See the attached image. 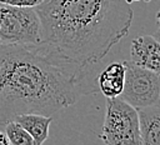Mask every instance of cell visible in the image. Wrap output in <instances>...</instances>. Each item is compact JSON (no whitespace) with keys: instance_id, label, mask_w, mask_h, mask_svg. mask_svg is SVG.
<instances>
[{"instance_id":"6da1fadb","label":"cell","mask_w":160,"mask_h":145,"mask_svg":"<svg viewBox=\"0 0 160 145\" xmlns=\"http://www.w3.org/2000/svg\"><path fill=\"white\" fill-rule=\"evenodd\" d=\"M85 75L86 69L56 59L40 44L0 42V128L20 114L51 116L95 94L98 84Z\"/></svg>"},{"instance_id":"7a4b0ae2","label":"cell","mask_w":160,"mask_h":145,"mask_svg":"<svg viewBox=\"0 0 160 145\" xmlns=\"http://www.w3.org/2000/svg\"><path fill=\"white\" fill-rule=\"evenodd\" d=\"M40 45L56 59L86 69L122 40L134 12L126 0H44L35 8Z\"/></svg>"},{"instance_id":"3957f363","label":"cell","mask_w":160,"mask_h":145,"mask_svg":"<svg viewBox=\"0 0 160 145\" xmlns=\"http://www.w3.org/2000/svg\"><path fill=\"white\" fill-rule=\"evenodd\" d=\"M100 140L105 145H140L139 112L121 98H106Z\"/></svg>"},{"instance_id":"277c9868","label":"cell","mask_w":160,"mask_h":145,"mask_svg":"<svg viewBox=\"0 0 160 145\" xmlns=\"http://www.w3.org/2000/svg\"><path fill=\"white\" fill-rule=\"evenodd\" d=\"M41 41V24L35 8L0 4V42L38 45Z\"/></svg>"},{"instance_id":"5b68a950","label":"cell","mask_w":160,"mask_h":145,"mask_svg":"<svg viewBox=\"0 0 160 145\" xmlns=\"http://www.w3.org/2000/svg\"><path fill=\"white\" fill-rule=\"evenodd\" d=\"M122 62L125 65V84L120 98L136 110L158 104L160 75L136 65L131 60Z\"/></svg>"},{"instance_id":"8992f818","label":"cell","mask_w":160,"mask_h":145,"mask_svg":"<svg viewBox=\"0 0 160 145\" xmlns=\"http://www.w3.org/2000/svg\"><path fill=\"white\" fill-rule=\"evenodd\" d=\"M131 61L160 75V42L152 35H140L130 45Z\"/></svg>"},{"instance_id":"52a82bcc","label":"cell","mask_w":160,"mask_h":145,"mask_svg":"<svg viewBox=\"0 0 160 145\" xmlns=\"http://www.w3.org/2000/svg\"><path fill=\"white\" fill-rule=\"evenodd\" d=\"M99 90L105 98H120L125 84V65L121 61L109 64L96 78Z\"/></svg>"},{"instance_id":"ba28073f","label":"cell","mask_w":160,"mask_h":145,"mask_svg":"<svg viewBox=\"0 0 160 145\" xmlns=\"http://www.w3.org/2000/svg\"><path fill=\"white\" fill-rule=\"evenodd\" d=\"M140 121V145H160V105L138 110Z\"/></svg>"},{"instance_id":"9c48e42d","label":"cell","mask_w":160,"mask_h":145,"mask_svg":"<svg viewBox=\"0 0 160 145\" xmlns=\"http://www.w3.org/2000/svg\"><path fill=\"white\" fill-rule=\"evenodd\" d=\"M34 139L35 145H42L49 138V128L52 122V116L41 114H20L14 118Z\"/></svg>"},{"instance_id":"30bf717a","label":"cell","mask_w":160,"mask_h":145,"mask_svg":"<svg viewBox=\"0 0 160 145\" xmlns=\"http://www.w3.org/2000/svg\"><path fill=\"white\" fill-rule=\"evenodd\" d=\"M4 128L10 145H35L31 135L15 120L9 121Z\"/></svg>"},{"instance_id":"8fae6325","label":"cell","mask_w":160,"mask_h":145,"mask_svg":"<svg viewBox=\"0 0 160 145\" xmlns=\"http://www.w3.org/2000/svg\"><path fill=\"white\" fill-rule=\"evenodd\" d=\"M44 0H0V4H6L19 8H36Z\"/></svg>"},{"instance_id":"7c38bea8","label":"cell","mask_w":160,"mask_h":145,"mask_svg":"<svg viewBox=\"0 0 160 145\" xmlns=\"http://www.w3.org/2000/svg\"><path fill=\"white\" fill-rule=\"evenodd\" d=\"M0 145H10V141L5 134V131L0 130Z\"/></svg>"},{"instance_id":"4fadbf2b","label":"cell","mask_w":160,"mask_h":145,"mask_svg":"<svg viewBox=\"0 0 160 145\" xmlns=\"http://www.w3.org/2000/svg\"><path fill=\"white\" fill-rule=\"evenodd\" d=\"M156 21H158V24H159V29H160V9H159V11L156 12ZM160 31V30H159Z\"/></svg>"},{"instance_id":"5bb4252c","label":"cell","mask_w":160,"mask_h":145,"mask_svg":"<svg viewBox=\"0 0 160 145\" xmlns=\"http://www.w3.org/2000/svg\"><path fill=\"white\" fill-rule=\"evenodd\" d=\"M152 36H154V38H155V39H156V40H158V41L160 42V31H158V32H155V34H154Z\"/></svg>"},{"instance_id":"9a60e30c","label":"cell","mask_w":160,"mask_h":145,"mask_svg":"<svg viewBox=\"0 0 160 145\" xmlns=\"http://www.w3.org/2000/svg\"><path fill=\"white\" fill-rule=\"evenodd\" d=\"M129 4H131V1H140V0H126Z\"/></svg>"},{"instance_id":"2e32d148","label":"cell","mask_w":160,"mask_h":145,"mask_svg":"<svg viewBox=\"0 0 160 145\" xmlns=\"http://www.w3.org/2000/svg\"><path fill=\"white\" fill-rule=\"evenodd\" d=\"M159 102H160V96H159Z\"/></svg>"},{"instance_id":"e0dca14e","label":"cell","mask_w":160,"mask_h":145,"mask_svg":"<svg viewBox=\"0 0 160 145\" xmlns=\"http://www.w3.org/2000/svg\"><path fill=\"white\" fill-rule=\"evenodd\" d=\"M145 1H150V0H145Z\"/></svg>"}]
</instances>
